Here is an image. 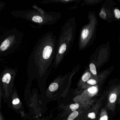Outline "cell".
I'll return each instance as SVG.
<instances>
[{
  "label": "cell",
  "mask_w": 120,
  "mask_h": 120,
  "mask_svg": "<svg viewBox=\"0 0 120 120\" xmlns=\"http://www.w3.org/2000/svg\"></svg>",
  "instance_id": "ffe728a7"
},
{
  "label": "cell",
  "mask_w": 120,
  "mask_h": 120,
  "mask_svg": "<svg viewBox=\"0 0 120 120\" xmlns=\"http://www.w3.org/2000/svg\"><path fill=\"white\" fill-rule=\"evenodd\" d=\"M105 94L106 102L105 108L108 111L114 112L120 96V79L115 78L110 80Z\"/></svg>",
  "instance_id": "5b68a950"
},
{
  "label": "cell",
  "mask_w": 120,
  "mask_h": 120,
  "mask_svg": "<svg viewBox=\"0 0 120 120\" xmlns=\"http://www.w3.org/2000/svg\"><path fill=\"white\" fill-rule=\"evenodd\" d=\"M10 45V41L9 39H6L3 42L1 45L0 49L2 51L8 49Z\"/></svg>",
  "instance_id": "4fadbf2b"
},
{
  "label": "cell",
  "mask_w": 120,
  "mask_h": 120,
  "mask_svg": "<svg viewBox=\"0 0 120 120\" xmlns=\"http://www.w3.org/2000/svg\"><path fill=\"white\" fill-rule=\"evenodd\" d=\"M20 102L19 99L18 98L15 99L13 100L12 101V104L13 105H17V104H19Z\"/></svg>",
  "instance_id": "ac0fdd59"
},
{
  "label": "cell",
  "mask_w": 120,
  "mask_h": 120,
  "mask_svg": "<svg viewBox=\"0 0 120 120\" xmlns=\"http://www.w3.org/2000/svg\"><path fill=\"white\" fill-rule=\"evenodd\" d=\"M11 79V76L9 73H7L4 75L2 78V81L4 83L8 84L10 83Z\"/></svg>",
  "instance_id": "5bb4252c"
},
{
  "label": "cell",
  "mask_w": 120,
  "mask_h": 120,
  "mask_svg": "<svg viewBox=\"0 0 120 120\" xmlns=\"http://www.w3.org/2000/svg\"><path fill=\"white\" fill-rule=\"evenodd\" d=\"M79 108V105L78 103L73 104L70 106V108L73 112L75 111Z\"/></svg>",
  "instance_id": "e0dca14e"
},
{
  "label": "cell",
  "mask_w": 120,
  "mask_h": 120,
  "mask_svg": "<svg viewBox=\"0 0 120 120\" xmlns=\"http://www.w3.org/2000/svg\"><path fill=\"white\" fill-rule=\"evenodd\" d=\"M82 0H42L39 3V5L48 4L51 3H61L63 4L70 3L72 2H75L79 4Z\"/></svg>",
  "instance_id": "ba28073f"
},
{
  "label": "cell",
  "mask_w": 120,
  "mask_h": 120,
  "mask_svg": "<svg viewBox=\"0 0 120 120\" xmlns=\"http://www.w3.org/2000/svg\"><path fill=\"white\" fill-rule=\"evenodd\" d=\"M108 111L107 109L104 107L101 110L99 115V120H108L109 119L108 114Z\"/></svg>",
  "instance_id": "7c38bea8"
},
{
  "label": "cell",
  "mask_w": 120,
  "mask_h": 120,
  "mask_svg": "<svg viewBox=\"0 0 120 120\" xmlns=\"http://www.w3.org/2000/svg\"><path fill=\"white\" fill-rule=\"evenodd\" d=\"M117 103L120 106V96L118 98V100Z\"/></svg>",
  "instance_id": "d6986e66"
},
{
  "label": "cell",
  "mask_w": 120,
  "mask_h": 120,
  "mask_svg": "<svg viewBox=\"0 0 120 120\" xmlns=\"http://www.w3.org/2000/svg\"><path fill=\"white\" fill-rule=\"evenodd\" d=\"M77 29L75 17L68 19L65 24L61 26L60 35L57 40L56 55L54 62L55 68L58 67L72 46Z\"/></svg>",
  "instance_id": "7a4b0ae2"
},
{
  "label": "cell",
  "mask_w": 120,
  "mask_h": 120,
  "mask_svg": "<svg viewBox=\"0 0 120 120\" xmlns=\"http://www.w3.org/2000/svg\"><path fill=\"white\" fill-rule=\"evenodd\" d=\"M79 115V113L77 111H74L69 115L68 117V120H73L77 117Z\"/></svg>",
  "instance_id": "9a60e30c"
},
{
  "label": "cell",
  "mask_w": 120,
  "mask_h": 120,
  "mask_svg": "<svg viewBox=\"0 0 120 120\" xmlns=\"http://www.w3.org/2000/svg\"><path fill=\"white\" fill-rule=\"evenodd\" d=\"M91 75L90 71L87 70L86 72L84 73V74L82 75L81 78V80L79 84V86H80L84 84L85 82H86L89 79L91 78Z\"/></svg>",
  "instance_id": "9c48e42d"
},
{
  "label": "cell",
  "mask_w": 120,
  "mask_h": 120,
  "mask_svg": "<svg viewBox=\"0 0 120 120\" xmlns=\"http://www.w3.org/2000/svg\"><path fill=\"white\" fill-rule=\"evenodd\" d=\"M99 16L101 18L104 20H109L112 18V12L109 8L103 6L99 12Z\"/></svg>",
  "instance_id": "52a82bcc"
},
{
  "label": "cell",
  "mask_w": 120,
  "mask_h": 120,
  "mask_svg": "<svg viewBox=\"0 0 120 120\" xmlns=\"http://www.w3.org/2000/svg\"><path fill=\"white\" fill-rule=\"evenodd\" d=\"M97 59L95 61L96 68H101L109 61L110 54L109 43L101 45L98 48Z\"/></svg>",
  "instance_id": "8992f818"
},
{
  "label": "cell",
  "mask_w": 120,
  "mask_h": 120,
  "mask_svg": "<svg viewBox=\"0 0 120 120\" xmlns=\"http://www.w3.org/2000/svg\"><path fill=\"white\" fill-rule=\"evenodd\" d=\"M88 22L82 27L79 34V48L83 50L91 45L96 38L98 20L94 11L87 13Z\"/></svg>",
  "instance_id": "277c9868"
},
{
  "label": "cell",
  "mask_w": 120,
  "mask_h": 120,
  "mask_svg": "<svg viewBox=\"0 0 120 120\" xmlns=\"http://www.w3.org/2000/svg\"><path fill=\"white\" fill-rule=\"evenodd\" d=\"M113 15L115 18L116 19L120 20V10L118 8H115L113 10Z\"/></svg>",
  "instance_id": "2e32d148"
},
{
  "label": "cell",
  "mask_w": 120,
  "mask_h": 120,
  "mask_svg": "<svg viewBox=\"0 0 120 120\" xmlns=\"http://www.w3.org/2000/svg\"></svg>",
  "instance_id": "44dd1931"
},
{
  "label": "cell",
  "mask_w": 120,
  "mask_h": 120,
  "mask_svg": "<svg viewBox=\"0 0 120 120\" xmlns=\"http://www.w3.org/2000/svg\"><path fill=\"white\" fill-rule=\"evenodd\" d=\"M104 0H83L81 6L84 5L88 6H93L96 4H99L101 3Z\"/></svg>",
  "instance_id": "8fae6325"
},
{
  "label": "cell",
  "mask_w": 120,
  "mask_h": 120,
  "mask_svg": "<svg viewBox=\"0 0 120 120\" xmlns=\"http://www.w3.org/2000/svg\"><path fill=\"white\" fill-rule=\"evenodd\" d=\"M57 40L54 32L50 31L43 35L34 46L33 72L42 93L45 92L46 81L54 65Z\"/></svg>",
  "instance_id": "6da1fadb"
},
{
  "label": "cell",
  "mask_w": 120,
  "mask_h": 120,
  "mask_svg": "<svg viewBox=\"0 0 120 120\" xmlns=\"http://www.w3.org/2000/svg\"><path fill=\"white\" fill-rule=\"evenodd\" d=\"M33 9L24 11L23 17L25 19L38 25L40 28L44 25H51L56 23L61 18L62 15L60 12L46 11L34 4Z\"/></svg>",
  "instance_id": "3957f363"
},
{
  "label": "cell",
  "mask_w": 120,
  "mask_h": 120,
  "mask_svg": "<svg viewBox=\"0 0 120 120\" xmlns=\"http://www.w3.org/2000/svg\"><path fill=\"white\" fill-rule=\"evenodd\" d=\"M90 71L91 75V78L97 79L98 78V75L97 71L96 65L94 63H91L89 65Z\"/></svg>",
  "instance_id": "30bf717a"
}]
</instances>
